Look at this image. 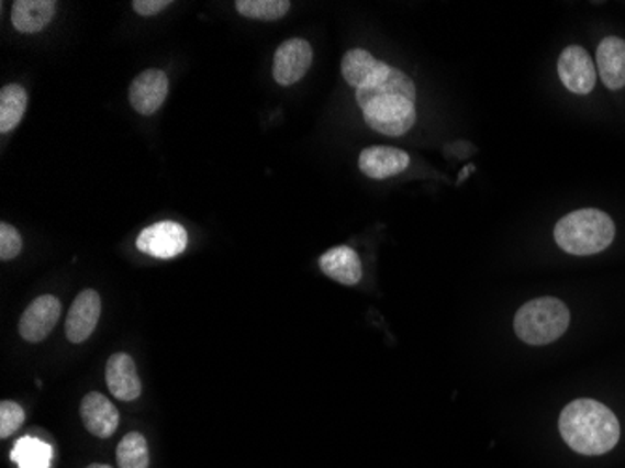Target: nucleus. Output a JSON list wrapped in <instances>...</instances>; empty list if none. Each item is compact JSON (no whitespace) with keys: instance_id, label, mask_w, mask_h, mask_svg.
Masks as SVG:
<instances>
[{"instance_id":"obj_1","label":"nucleus","mask_w":625,"mask_h":468,"mask_svg":"<svg viewBox=\"0 0 625 468\" xmlns=\"http://www.w3.org/2000/svg\"><path fill=\"white\" fill-rule=\"evenodd\" d=\"M560 435L581 456H603L618 444L620 422L595 399H576L560 414Z\"/></svg>"},{"instance_id":"obj_2","label":"nucleus","mask_w":625,"mask_h":468,"mask_svg":"<svg viewBox=\"0 0 625 468\" xmlns=\"http://www.w3.org/2000/svg\"><path fill=\"white\" fill-rule=\"evenodd\" d=\"M614 222L611 215L595 209H582L563 215L556 223L555 241L566 254L595 255L611 246L614 241Z\"/></svg>"},{"instance_id":"obj_3","label":"nucleus","mask_w":625,"mask_h":468,"mask_svg":"<svg viewBox=\"0 0 625 468\" xmlns=\"http://www.w3.org/2000/svg\"><path fill=\"white\" fill-rule=\"evenodd\" d=\"M568 305L553 297L536 298L528 304L521 305L513 326L521 342L528 345H549L566 334L569 326Z\"/></svg>"},{"instance_id":"obj_4","label":"nucleus","mask_w":625,"mask_h":468,"mask_svg":"<svg viewBox=\"0 0 625 468\" xmlns=\"http://www.w3.org/2000/svg\"><path fill=\"white\" fill-rule=\"evenodd\" d=\"M364 121L375 132L390 135V137H399L414 126L416 105L406 98L377 100L364 109Z\"/></svg>"},{"instance_id":"obj_5","label":"nucleus","mask_w":625,"mask_h":468,"mask_svg":"<svg viewBox=\"0 0 625 468\" xmlns=\"http://www.w3.org/2000/svg\"><path fill=\"white\" fill-rule=\"evenodd\" d=\"M384 98H406L416 103V87L411 77L386 63L366 85L356 89V102L361 109H366L369 103Z\"/></svg>"},{"instance_id":"obj_6","label":"nucleus","mask_w":625,"mask_h":468,"mask_svg":"<svg viewBox=\"0 0 625 468\" xmlns=\"http://www.w3.org/2000/svg\"><path fill=\"white\" fill-rule=\"evenodd\" d=\"M188 246V233L177 222L154 223L143 229L137 238L139 252L156 259H172Z\"/></svg>"},{"instance_id":"obj_7","label":"nucleus","mask_w":625,"mask_h":468,"mask_svg":"<svg viewBox=\"0 0 625 468\" xmlns=\"http://www.w3.org/2000/svg\"><path fill=\"white\" fill-rule=\"evenodd\" d=\"M558 76L573 94L587 96L595 87V64L581 45H569L558 58Z\"/></svg>"},{"instance_id":"obj_8","label":"nucleus","mask_w":625,"mask_h":468,"mask_svg":"<svg viewBox=\"0 0 625 468\" xmlns=\"http://www.w3.org/2000/svg\"><path fill=\"white\" fill-rule=\"evenodd\" d=\"M313 63V49L308 40L291 38L279 45L274 55V79L281 87L300 81Z\"/></svg>"},{"instance_id":"obj_9","label":"nucleus","mask_w":625,"mask_h":468,"mask_svg":"<svg viewBox=\"0 0 625 468\" xmlns=\"http://www.w3.org/2000/svg\"><path fill=\"white\" fill-rule=\"evenodd\" d=\"M60 302L53 294H44L32 302L20 321V334L25 342L40 343L49 336L60 319Z\"/></svg>"},{"instance_id":"obj_10","label":"nucleus","mask_w":625,"mask_h":468,"mask_svg":"<svg viewBox=\"0 0 625 468\" xmlns=\"http://www.w3.org/2000/svg\"><path fill=\"white\" fill-rule=\"evenodd\" d=\"M169 94L167 74L156 68L141 71L130 87V103L137 113L150 116L156 113Z\"/></svg>"},{"instance_id":"obj_11","label":"nucleus","mask_w":625,"mask_h":468,"mask_svg":"<svg viewBox=\"0 0 625 468\" xmlns=\"http://www.w3.org/2000/svg\"><path fill=\"white\" fill-rule=\"evenodd\" d=\"M101 315V298L94 289L79 292L66 319V337L71 343L87 342Z\"/></svg>"},{"instance_id":"obj_12","label":"nucleus","mask_w":625,"mask_h":468,"mask_svg":"<svg viewBox=\"0 0 625 468\" xmlns=\"http://www.w3.org/2000/svg\"><path fill=\"white\" fill-rule=\"evenodd\" d=\"M81 420L90 435L109 438L119 430L121 414L105 395L90 392L81 401Z\"/></svg>"},{"instance_id":"obj_13","label":"nucleus","mask_w":625,"mask_h":468,"mask_svg":"<svg viewBox=\"0 0 625 468\" xmlns=\"http://www.w3.org/2000/svg\"><path fill=\"white\" fill-rule=\"evenodd\" d=\"M409 164H411L409 154L393 146H369L358 159L360 171L375 180H384V178L401 175Z\"/></svg>"},{"instance_id":"obj_14","label":"nucleus","mask_w":625,"mask_h":468,"mask_svg":"<svg viewBox=\"0 0 625 468\" xmlns=\"http://www.w3.org/2000/svg\"><path fill=\"white\" fill-rule=\"evenodd\" d=\"M109 392L121 401H133L141 395V379L137 366L126 353H114L105 367Z\"/></svg>"},{"instance_id":"obj_15","label":"nucleus","mask_w":625,"mask_h":468,"mask_svg":"<svg viewBox=\"0 0 625 468\" xmlns=\"http://www.w3.org/2000/svg\"><path fill=\"white\" fill-rule=\"evenodd\" d=\"M598 71L606 89L620 90L625 87V40L606 36L598 45Z\"/></svg>"},{"instance_id":"obj_16","label":"nucleus","mask_w":625,"mask_h":468,"mask_svg":"<svg viewBox=\"0 0 625 468\" xmlns=\"http://www.w3.org/2000/svg\"><path fill=\"white\" fill-rule=\"evenodd\" d=\"M55 13V0H15L12 7V25L23 34H36L49 25Z\"/></svg>"},{"instance_id":"obj_17","label":"nucleus","mask_w":625,"mask_h":468,"mask_svg":"<svg viewBox=\"0 0 625 468\" xmlns=\"http://www.w3.org/2000/svg\"><path fill=\"white\" fill-rule=\"evenodd\" d=\"M321 270L342 286H356L361 279V260L353 247L337 246L321 257Z\"/></svg>"},{"instance_id":"obj_18","label":"nucleus","mask_w":625,"mask_h":468,"mask_svg":"<svg viewBox=\"0 0 625 468\" xmlns=\"http://www.w3.org/2000/svg\"><path fill=\"white\" fill-rule=\"evenodd\" d=\"M29 105V94L21 85H7L0 90V132L8 133L20 126Z\"/></svg>"},{"instance_id":"obj_19","label":"nucleus","mask_w":625,"mask_h":468,"mask_svg":"<svg viewBox=\"0 0 625 468\" xmlns=\"http://www.w3.org/2000/svg\"><path fill=\"white\" fill-rule=\"evenodd\" d=\"M382 66H384V63H379V60H377L371 53L366 52V49H350V52L343 57L342 74L350 87L360 89L361 85H366Z\"/></svg>"},{"instance_id":"obj_20","label":"nucleus","mask_w":625,"mask_h":468,"mask_svg":"<svg viewBox=\"0 0 625 468\" xmlns=\"http://www.w3.org/2000/svg\"><path fill=\"white\" fill-rule=\"evenodd\" d=\"M53 449L36 438L23 437L12 449V461L20 468H49Z\"/></svg>"},{"instance_id":"obj_21","label":"nucleus","mask_w":625,"mask_h":468,"mask_svg":"<svg viewBox=\"0 0 625 468\" xmlns=\"http://www.w3.org/2000/svg\"><path fill=\"white\" fill-rule=\"evenodd\" d=\"M116 463L119 468H148L150 459H148L146 438L137 431L127 433L116 446Z\"/></svg>"},{"instance_id":"obj_22","label":"nucleus","mask_w":625,"mask_h":468,"mask_svg":"<svg viewBox=\"0 0 625 468\" xmlns=\"http://www.w3.org/2000/svg\"><path fill=\"white\" fill-rule=\"evenodd\" d=\"M236 10L249 20H281L291 10L289 0H236Z\"/></svg>"},{"instance_id":"obj_23","label":"nucleus","mask_w":625,"mask_h":468,"mask_svg":"<svg viewBox=\"0 0 625 468\" xmlns=\"http://www.w3.org/2000/svg\"><path fill=\"white\" fill-rule=\"evenodd\" d=\"M25 424V411L15 401L0 403V438L12 437Z\"/></svg>"},{"instance_id":"obj_24","label":"nucleus","mask_w":625,"mask_h":468,"mask_svg":"<svg viewBox=\"0 0 625 468\" xmlns=\"http://www.w3.org/2000/svg\"><path fill=\"white\" fill-rule=\"evenodd\" d=\"M23 241L18 229L10 223L0 225V260H12L21 254Z\"/></svg>"},{"instance_id":"obj_25","label":"nucleus","mask_w":625,"mask_h":468,"mask_svg":"<svg viewBox=\"0 0 625 468\" xmlns=\"http://www.w3.org/2000/svg\"><path fill=\"white\" fill-rule=\"evenodd\" d=\"M171 4V0H133L132 2L133 10L139 13V15H145V18L158 15V13L164 12Z\"/></svg>"},{"instance_id":"obj_26","label":"nucleus","mask_w":625,"mask_h":468,"mask_svg":"<svg viewBox=\"0 0 625 468\" xmlns=\"http://www.w3.org/2000/svg\"><path fill=\"white\" fill-rule=\"evenodd\" d=\"M87 468H113V467H109V465H90V467Z\"/></svg>"}]
</instances>
